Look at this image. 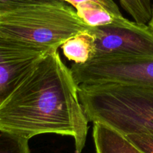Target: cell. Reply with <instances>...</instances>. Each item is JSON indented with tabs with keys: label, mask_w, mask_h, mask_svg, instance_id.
<instances>
[{
	"label": "cell",
	"mask_w": 153,
	"mask_h": 153,
	"mask_svg": "<svg viewBox=\"0 0 153 153\" xmlns=\"http://www.w3.org/2000/svg\"><path fill=\"white\" fill-rule=\"evenodd\" d=\"M148 26L152 28V30L153 31V6H152V18L150 19V21L148 22Z\"/></svg>",
	"instance_id": "obj_15"
},
{
	"label": "cell",
	"mask_w": 153,
	"mask_h": 153,
	"mask_svg": "<svg viewBox=\"0 0 153 153\" xmlns=\"http://www.w3.org/2000/svg\"><path fill=\"white\" fill-rule=\"evenodd\" d=\"M74 8L81 20L92 28L111 25L119 18L110 13L103 6L93 1L80 3Z\"/></svg>",
	"instance_id": "obj_9"
},
{
	"label": "cell",
	"mask_w": 153,
	"mask_h": 153,
	"mask_svg": "<svg viewBox=\"0 0 153 153\" xmlns=\"http://www.w3.org/2000/svg\"><path fill=\"white\" fill-rule=\"evenodd\" d=\"M95 45L94 58L110 55L153 58V31L124 16L113 24L89 28Z\"/></svg>",
	"instance_id": "obj_5"
},
{
	"label": "cell",
	"mask_w": 153,
	"mask_h": 153,
	"mask_svg": "<svg viewBox=\"0 0 153 153\" xmlns=\"http://www.w3.org/2000/svg\"><path fill=\"white\" fill-rule=\"evenodd\" d=\"M50 52L0 35V103L22 76Z\"/></svg>",
	"instance_id": "obj_6"
},
{
	"label": "cell",
	"mask_w": 153,
	"mask_h": 153,
	"mask_svg": "<svg viewBox=\"0 0 153 153\" xmlns=\"http://www.w3.org/2000/svg\"><path fill=\"white\" fill-rule=\"evenodd\" d=\"M70 69L58 50L45 55L0 103V131L31 139L39 134L69 136L75 153L86 144L88 120Z\"/></svg>",
	"instance_id": "obj_1"
},
{
	"label": "cell",
	"mask_w": 153,
	"mask_h": 153,
	"mask_svg": "<svg viewBox=\"0 0 153 153\" xmlns=\"http://www.w3.org/2000/svg\"><path fill=\"white\" fill-rule=\"evenodd\" d=\"M70 69L78 85L116 83L153 88V58L101 56Z\"/></svg>",
	"instance_id": "obj_4"
},
{
	"label": "cell",
	"mask_w": 153,
	"mask_h": 153,
	"mask_svg": "<svg viewBox=\"0 0 153 153\" xmlns=\"http://www.w3.org/2000/svg\"><path fill=\"white\" fill-rule=\"evenodd\" d=\"M124 136L142 152L153 153V134H130Z\"/></svg>",
	"instance_id": "obj_12"
},
{
	"label": "cell",
	"mask_w": 153,
	"mask_h": 153,
	"mask_svg": "<svg viewBox=\"0 0 153 153\" xmlns=\"http://www.w3.org/2000/svg\"><path fill=\"white\" fill-rule=\"evenodd\" d=\"M89 28L73 7L56 0L0 14V35L50 51Z\"/></svg>",
	"instance_id": "obj_3"
},
{
	"label": "cell",
	"mask_w": 153,
	"mask_h": 153,
	"mask_svg": "<svg viewBox=\"0 0 153 153\" xmlns=\"http://www.w3.org/2000/svg\"><path fill=\"white\" fill-rule=\"evenodd\" d=\"M52 1L54 0H0V14L26 6Z\"/></svg>",
	"instance_id": "obj_13"
},
{
	"label": "cell",
	"mask_w": 153,
	"mask_h": 153,
	"mask_svg": "<svg viewBox=\"0 0 153 153\" xmlns=\"http://www.w3.org/2000/svg\"><path fill=\"white\" fill-rule=\"evenodd\" d=\"M122 7L133 17L135 22L146 25L152 14L151 0H118Z\"/></svg>",
	"instance_id": "obj_10"
},
{
	"label": "cell",
	"mask_w": 153,
	"mask_h": 153,
	"mask_svg": "<svg viewBox=\"0 0 153 153\" xmlns=\"http://www.w3.org/2000/svg\"><path fill=\"white\" fill-rule=\"evenodd\" d=\"M56 1L69 3L74 7H75L77 4H80V3L86 2V1H93V2L98 3V4L103 6L105 9H106L110 13H111L115 16H117V17L122 16L118 6L112 0H56Z\"/></svg>",
	"instance_id": "obj_14"
},
{
	"label": "cell",
	"mask_w": 153,
	"mask_h": 153,
	"mask_svg": "<svg viewBox=\"0 0 153 153\" xmlns=\"http://www.w3.org/2000/svg\"><path fill=\"white\" fill-rule=\"evenodd\" d=\"M28 139L0 131V153H31Z\"/></svg>",
	"instance_id": "obj_11"
},
{
	"label": "cell",
	"mask_w": 153,
	"mask_h": 153,
	"mask_svg": "<svg viewBox=\"0 0 153 153\" xmlns=\"http://www.w3.org/2000/svg\"><path fill=\"white\" fill-rule=\"evenodd\" d=\"M60 48L64 56L76 64H86L95 56L94 37L89 28L69 38Z\"/></svg>",
	"instance_id": "obj_8"
},
{
	"label": "cell",
	"mask_w": 153,
	"mask_h": 153,
	"mask_svg": "<svg viewBox=\"0 0 153 153\" xmlns=\"http://www.w3.org/2000/svg\"><path fill=\"white\" fill-rule=\"evenodd\" d=\"M92 137L96 153H144L126 136L104 124L93 123Z\"/></svg>",
	"instance_id": "obj_7"
},
{
	"label": "cell",
	"mask_w": 153,
	"mask_h": 153,
	"mask_svg": "<svg viewBox=\"0 0 153 153\" xmlns=\"http://www.w3.org/2000/svg\"><path fill=\"white\" fill-rule=\"evenodd\" d=\"M78 95L88 122L124 135L153 134V88L116 83L80 85Z\"/></svg>",
	"instance_id": "obj_2"
}]
</instances>
